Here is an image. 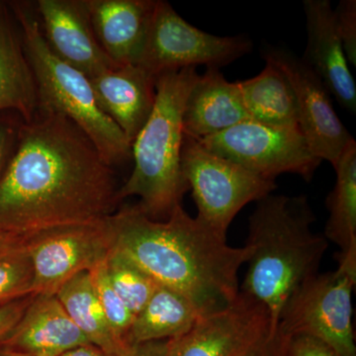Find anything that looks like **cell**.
<instances>
[{
    "instance_id": "6da1fadb",
    "label": "cell",
    "mask_w": 356,
    "mask_h": 356,
    "mask_svg": "<svg viewBox=\"0 0 356 356\" xmlns=\"http://www.w3.org/2000/svg\"><path fill=\"white\" fill-rule=\"evenodd\" d=\"M113 166L72 120L38 109L0 175V232L28 236L102 221L120 201Z\"/></svg>"
},
{
    "instance_id": "7a4b0ae2",
    "label": "cell",
    "mask_w": 356,
    "mask_h": 356,
    "mask_svg": "<svg viewBox=\"0 0 356 356\" xmlns=\"http://www.w3.org/2000/svg\"><path fill=\"white\" fill-rule=\"evenodd\" d=\"M113 250L159 285L181 293L201 316L226 308L240 293L238 271L250 245L231 247L227 236L178 206L166 220L151 219L137 205L109 217Z\"/></svg>"
},
{
    "instance_id": "3957f363",
    "label": "cell",
    "mask_w": 356,
    "mask_h": 356,
    "mask_svg": "<svg viewBox=\"0 0 356 356\" xmlns=\"http://www.w3.org/2000/svg\"><path fill=\"white\" fill-rule=\"evenodd\" d=\"M248 218L252 252L240 291L266 307L274 332L293 292L318 273L329 242L314 233V211L306 195L266 196Z\"/></svg>"
},
{
    "instance_id": "277c9868",
    "label": "cell",
    "mask_w": 356,
    "mask_h": 356,
    "mask_svg": "<svg viewBox=\"0 0 356 356\" xmlns=\"http://www.w3.org/2000/svg\"><path fill=\"white\" fill-rule=\"evenodd\" d=\"M199 76L196 67H188L156 77L153 112L132 143L133 172L119 188L118 200L138 196V207L151 219H168L189 191L181 170L182 117Z\"/></svg>"
},
{
    "instance_id": "5b68a950",
    "label": "cell",
    "mask_w": 356,
    "mask_h": 356,
    "mask_svg": "<svg viewBox=\"0 0 356 356\" xmlns=\"http://www.w3.org/2000/svg\"><path fill=\"white\" fill-rule=\"evenodd\" d=\"M8 2L19 26L26 55L36 79L38 109L64 115L79 126L109 165L132 158V145L98 105L86 74L65 64L44 42L34 2Z\"/></svg>"
},
{
    "instance_id": "8992f818",
    "label": "cell",
    "mask_w": 356,
    "mask_h": 356,
    "mask_svg": "<svg viewBox=\"0 0 356 356\" xmlns=\"http://www.w3.org/2000/svg\"><path fill=\"white\" fill-rule=\"evenodd\" d=\"M184 180L197 206V218L227 236L231 222L250 202L270 195L277 185L242 165L211 153L184 136L181 152Z\"/></svg>"
},
{
    "instance_id": "52a82bcc",
    "label": "cell",
    "mask_w": 356,
    "mask_h": 356,
    "mask_svg": "<svg viewBox=\"0 0 356 356\" xmlns=\"http://www.w3.org/2000/svg\"><path fill=\"white\" fill-rule=\"evenodd\" d=\"M355 282L356 273L341 266L312 276L287 300L276 329L288 337H315L341 356H356L353 324Z\"/></svg>"
},
{
    "instance_id": "ba28073f",
    "label": "cell",
    "mask_w": 356,
    "mask_h": 356,
    "mask_svg": "<svg viewBox=\"0 0 356 356\" xmlns=\"http://www.w3.org/2000/svg\"><path fill=\"white\" fill-rule=\"evenodd\" d=\"M248 37L217 36L192 26L165 0H156L138 65L154 77L197 65L219 69L250 53Z\"/></svg>"
},
{
    "instance_id": "9c48e42d",
    "label": "cell",
    "mask_w": 356,
    "mask_h": 356,
    "mask_svg": "<svg viewBox=\"0 0 356 356\" xmlns=\"http://www.w3.org/2000/svg\"><path fill=\"white\" fill-rule=\"evenodd\" d=\"M198 142L211 153L270 180L292 173L310 181L323 161L312 152L300 128L273 127L254 120Z\"/></svg>"
},
{
    "instance_id": "30bf717a",
    "label": "cell",
    "mask_w": 356,
    "mask_h": 356,
    "mask_svg": "<svg viewBox=\"0 0 356 356\" xmlns=\"http://www.w3.org/2000/svg\"><path fill=\"white\" fill-rule=\"evenodd\" d=\"M109 217L27 236L25 250L32 264L33 294L56 295L77 274L89 273L106 261L113 250Z\"/></svg>"
},
{
    "instance_id": "8fae6325",
    "label": "cell",
    "mask_w": 356,
    "mask_h": 356,
    "mask_svg": "<svg viewBox=\"0 0 356 356\" xmlns=\"http://www.w3.org/2000/svg\"><path fill=\"white\" fill-rule=\"evenodd\" d=\"M264 60L287 77L298 108L299 127L316 156L336 165L343 149L353 140L339 118L330 92L320 77L291 51L267 47Z\"/></svg>"
},
{
    "instance_id": "7c38bea8",
    "label": "cell",
    "mask_w": 356,
    "mask_h": 356,
    "mask_svg": "<svg viewBox=\"0 0 356 356\" xmlns=\"http://www.w3.org/2000/svg\"><path fill=\"white\" fill-rule=\"evenodd\" d=\"M269 331L266 307L240 291L228 307L201 316L188 332L170 339L168 356H236Z\"/></svg>"
},
{
    "instance_id": "4fadbf2b",
    "label": "cell",
    "mask_w": 356,
    "mask_h": 356,
    "mask_svg": "<svg viewBox=\"0 0 356 356\" xmlns=\"http://www.w3.org/2000/svg\"><path fill=\"white\" fill-rule=\"evenodd\" d=\"M42 34L51 51L88 79L116 67L98 43L86 0L34 2Z\"/></svg>"
},
{
    "instance_id": "5bb4252c",
    "label": "cell",
    "mask_w": 356,
    "mask_h": 356,
    "mask_svg": "<svg viewBox=\"0 0 356 356\" xmlns=\"http://www.w3.org/2000/svg\"><path fill=\"white\" fill-rule=\"evenodd\" d=\"M308 42L303 62L324 83L343 109L356 113V86L329 0H305Z\"/></svg>"
},
{
    "instance_id": "9a60e30c",
    "label": "cell",
    "mask_w": 356,
    "mask_h": 356,
    "mask_svg": "<svg viewBox=\"0 0 356 356\" xmlns=\"http://www.w3.org/2000/svg\"><path fill=\"white\" fill-rule=\"evenodd\" d=\"M89 343L56 295H34L22 317L0 341V348L22 356H60Z\"/></svg>"
},
{
    "instance_id": "2e32d148",
    "label": "cell",
    "mask_w": 356,
    "mask_h": 356,
    "mask_svg": "<svg viewBox=\"0 0 356 356\" xmlns=\"http://www.w3.org/2000/svg\"><path fill=\"white\" fill-rule=\"evenodd\" d=\"M156 79L138 65H120L89 79L100 108L131 145L153 112Z\"/></svg>"
},
{
    "instance_id": "e0dca14e",
    "label": "cell",
    "mask_w": 356,
    "mask_h": 356,
    "mask_svg": "<svg viewBox=\"0 0 356 356\" xmlns=\"http://www.w3.org/2000/svg\"><path fill=\"white\" fill-rule=\"evenodd\" d=\"M156 0H86L93 31L117 67L138 65Z\"/></svg>"
},
{
    "instance_id": "ac0fdd59",
    "label": "cell",
    "mask_w": 356,
    "mask_h": 356,
    "mask_svg": "<svg viewBox=\"0 0 356 356\" xmlns=\"http://www.w3.org/2000/svg\"><path fill=\"white\" fill-rule=\"evenodd\" d=\"M248 120L238 83L227 81L219 69H207L199 76L185 102L184 136L198 140Z\"/></svg>"
},
{
    "instance_id": "d6986e66",
    "label": "cell",
    "mask_w": 356,
    "mask_h": 356,
    "mask_svg": "<svg viewBox=\"0 0 356 356\" xmlns=\"http://www.w3.org/2000/svg\"><path fill=\"white\" fill-rule=\"evenodd\" d=\"M38 89L8 2L0 0V112H13L24 122L38 111Z\"/></svg>"
},
{
    "instance_id": "ffe728a7",
    "label": "cell",
    "mask_w": 356,
    "mask_h": 356,
    "mask_svg": "<svg viewBox=\"0 0 356 356\" xmlns=\"http://www.w3.org/2000/svg\"><path fill=\"white\" fill-rule=\"evenodd\" d=\"M201 317L191 300L158 284L146 305L134 317L127 344L170 341L184 334Z\"/></svg>"
},
{
    "instance_id": "44dd1931",
    "label": "cell",
    "mask_w": 356,
    "mask_h": 356,
    "mask_svg": "<svg viewBox=\"0 0 356 356\" xmlns=\"http://www.w3.org/2000/svg\"><path fill=\"white\" fill-rule=\"evenodd\" d=\"M250 120L280 128H300L291 84L280 69L266 62L257 76L238 81Z\"/></svg>"
},
{
    "instance_id": "7402d4cb",
    "label": "cell",
    "mask_w": 356,
    "mask_h": 356,
    "mask_svg": "<svg viewBox=\"0 0 356 356\" xmlns=\"http://www.w3.org/2000/svg\"><path fill=\"white\" fill-rule=\"evenodd\" d=\"M56 297L89 343L112 356L127 348L112 331L88 271L77 274L65 282Z\"/></svg>"
},
{
    "instance_id": "603a6c76",
    "label": "cell",
    "mask_w": 356,
    "mask_h": 356,
    "mask_svg": "<svg viewBox=\"0 0 356 356\" xmlns=\"http://www.w3.org/2000/svg\"><path fill=\"white\" fill-rule=\"evenodd\" d=\"M337 179L327 195L329 219L325 238L339 248L337 254H356V142L353 139L343 149L336 165Z\"/></svg>"
},
{
    "instance_id": "cb8c5ba5",
    "label": "cell",
    "mask_w": 356,
    "mask_h": 356,
    "mask_svg": "<svg viewBox=\"0 0 356 356\" xmlns=\"http://www.w3.org/2000/svg\"><path fill=\"white\" fill-rule=\"evenodd\" d=\"M105 267L110 282L122 301L134 315L139 313L158 283L130 259L114 250L105 261Z\"/></svg>"
},
{
    "instance_id": "d4e9b609",
    "label": "cell",
    "mask_w": 356,
    "mask_h": 356,
    "mask_svg": "<svg viewBox=\"0 0 356 356\" xmlns=\"http://www.w3.org/2000/svg\"><path fill=\"white\" fill-rule=\"evenodd\" d=\"M89 273L96 295L112 331L119 341L128 346L127 337L135 315L129 310L112 286L105 267V261L95 267Z\"/></svg>"
},
{
    "instance_id": "484cf974",
    "label": "cell",
    "mask_w": 356,
    "mask_h": 356,
    "mask_svg": "<svg viewBox=\"0 0 356 356\" xmlns=\"http://www.w3.org/2000/svg\"><path fill=\"white\" fill-rule=\"evenodd\" d=\"M32 294V264L26 250L0 257V308Z\"/></svg>"
},
{
    "instance_id": "4316f807",
    "label": "cell",
    "mask_w": 356,
    "mask_h": 356,
    "mask_svg": "<svg viewBox=\"0 0 356 356\" xmlns=\"http://www.w3.org/2000/svg\"><path fill=\"white\" fill-rule=\"evenodd\" d=\"M337 31L348 63L356 67V1L341 0L334 10Z\"/></svg>"
},
{
    "instance_id": "83f0119b",
    "label": "cell",
    "mask_w": 356,
    "mask_h": 356,
    "mask_svg": "<svg viewBox=\"0 0 356 356\" xmlns=\"http://www.w3.org/2000/svg\"><path fill=\"white\" fill-rule=\"evenodd\" d=\"M23 122L13 112H0V175L15 149Z\"/></svg>"
},
{
    "instance_id": "f1b7e54d",
    "label": "cell",
    "mask_w": 356,
    "mask_h": 356,
    "mask_svg": "<svg viewBox=\"0 0 356 356\" xmlns=\"http://www.w3.org/2000/svg\"><path fill=\"white\" fill-rule=\"evenodd\" d=\"M288 339L277 329L269 331L236 356H286Z\"/></svg>"
},
{
    "instance_id": "f546056e",
    "label": "cell",
    "mask_w": 356,
    "mask_h": 356,
    "mask_svg": "<svg viewBox=\"0 0 356 356\" xmlns=\"http://www.w3.org/2000/svg\"><path fill=\"white\" fill-rule=\"evenodd\" d=\"M286 356H341L320 339L296 334L288 339Z\"/></svg>"
},
{
    "instance_id": "4dcf8cb0",
    "label": "cell",
    "mask_w": 356,
    "mask_h": 356,
    "mask_svg": "<svg viewBox=\"0 0 356 356\" xmlns=\"http://www.w3.org/2000/svg\"><path fill=\"white\" fill-rule=\"evenodd\" d=\"M34 294L0 308V341L17 324L26 309L31 303Z\"/></svg>"
},
{
    "instance_id": "1f68e13d",
    "label": "cell",
    "mask_w": 356,
    "mask_h": 356,
    "mask_svg": "<svg viewBox=\"0 0 356 356\" xmlns=\"http://www.w3.org/2000/svg\"><path fill=\"white\" fill-rule=\"evenodd\" d=\"M168 341H149L128 346L119 355L114 356H168Z\"/></svg>"
},
{
    "instance_id": "d6a6232c",
    "label": "cell",
    "mask_w": 356,
    "mask_h": 356,
    "mask_svg": "<svg viewBox=\"0 0 356 356\" xmlns=\"http://www.w3.org/2000/svg\"><path fill=\"white\" fill-rule=\"evenodd\" d=\"M27 236L0 232V257L16 254L25 250Z\"/></svg>"
},
{
    "instance_id": "836d02e7",
    "label": "cell",
    "mask_w": 356,
    "mask_h": 356,
    "mask_svg": "<svg viewBox=\"0 0 356 356\" xmlns=\"http://www.w3.org/2000/svg\"><path fill=\"white\" fill-rule=\"evenodd\" d=\"M60 356H112L107 355L105 351L98 346H93L91 343L81 344V346H76L72 350L65 351Z\"/></svg>"
},
{
    "instance_id": "e575fe53",
    "label": "cell",
    "mask_w": 356,
    "mask_h": 356,
    "mask_svg": "<svg viewBox=\"0 0 356 356\" xmlns=\"http://www.w3.org/2000/svg\"><path fill=\"white\" fill-rule=\"evenodd\" d=\"M0 356H22V355H16V353H11V351L3 350V348H0Z\"/></svg>"
}]
</instances>
